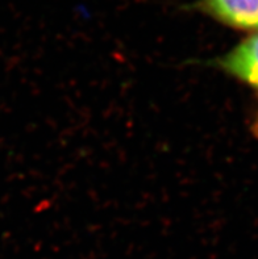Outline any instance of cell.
Segmentation results:
<instances>
[{"mask_svg": "<svg viewBox=\"0 0 258 259\" xmlns=\"http://www.w3.org/2000/svg\"><path fill=\"white\" fill-rule=\"evenodd\" d=\"M185 8L236 32H258V0H194Z\"/></svg>", "mask_w": 258, "mask_h": 259, "instance_id": "cell-2", "label": "cell"}, {"mask_svg": "<svg viewBox=\"0 0 258 259\" xmlns=\"http://www.w3.org/2000/svg\"><path fill=\"white\" fill-rule=\"evenodd\" d=\"M200 63L248 89L258 100V32L246 34L226 53Z\"/></svg>", "mask_w": 258, "mask_h": 259, "instance_id": "cell-1", "label": "cell"}]
</instances>
